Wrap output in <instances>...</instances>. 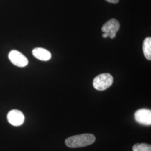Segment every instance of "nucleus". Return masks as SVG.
<instances>
[{
    "label": "nucleus",
    "instance_id": "nucleus-11",
    "mask_svg": "<svg viewBox=\"0 0 151 151\" xmlns=\"http://www.w3.org/2000/svg\"><path fill=\"white\" fill-rule=\"evenodd\" d=\"M103 37L104 38H108V34H106V33H104V34H103Z\"/></svg>",
    "mask_w": 151,
    "mask_h": 151
},
{
    "label": "nucleus",
    "instance_id": "nucleus-7",
    "mask_svg": "<svg viewBox=\"0 0 151 151\" xmlns=\"http://www.w3.org/2000/svg\"><path fill=\"white\" fill-rule=\"evenodd\" d=\"M32 54L36 58L42 61L49 60L52 57L50 52L45 49L36 48L32 50Z\"/></svg>",
    "mask_w": 151,
    "mask_h": 151
},
{
    "label": "nucleus",
    "instance_id": "nucleus-5",
    "mask_svg": "<svg viewBox=\"0 0 151 151\" xmlns=\"http://www.w3.org/2000/svg\"><path fill=\"white\" fill-rule=\"evenodd\" d=\"M135 121L144 125H151V111L150 109H141L138 110L134 114Z\"/></svg>",
    "mask_w": 151,
    "mask_h": 151
},
{
    "label": "nucleus",
    "instance_id": "nucleus-9",
    "mask_svg": "<svg viewBox=\"0 0 151 151\" xmlns=\"http://www.w3.org/2000/svg\"><path fill=\"white\" fill-rule=\"evenodd\" d=\"M133 151H151V146L146 143H137L133 147Z\"/></svg>",
    "mask_w": 151,
    "mask_h": 151
},
{
    "label": "nucleus",
    "instance_id": "nucleus-10",
    "mask_svg": "<svg viewBox=\"0 0 151 151\" xmlns=\"http://www.w3.org/2000/svg\"><path fill=\"white\" fill-rule=\"evenodd\" d=\"M108 2L112 3V4H117L119 2V0H105Z\"/></svg>",
    "mask_w": 151,
    "mask_h": 151
},
{
    "label": "nucleus",
    "instance_id": "nucleus-3",
    "mask_svg": "<svg viewBox=\"0 0 151 151\" xmlns=\"http://www.w3.org/2000/svg\"><path fill=\"white\" fill-rule=\"evenodd\" d=\"M119 28L120 24L119 22L115 19H111L104 24L101 30L103 32L106 33L108 37L111 39H114L116 37Z\"/></svg>",
    "mask_w": 151,
    "mask_h": 151
},
{
    "label": "nucleus",
    "instance_id": "nucleus-6",
    "mask_svg": "<svg viewBox=\"0 0 151 151\" xmlns=\"http://www.w3.org/2000/svg\"><path fill=\"white\" fill-rule=\"evenodd\" d=\"M7 120L13 126H20L24 123L25 116L21 111L18 110H12L9 112L7 116Z\"/></svg>",
    "mask_w": 151,
    "mask_h": 151
},
{
    "label": "nucleus",
    "instance_id": "nucleus-4",
    "mask_svg": "<svg viewBox=\"0 0 151 151\" xmlns=\"http://www.w3.org/2000/svg\"><path fill=\"white\" fill-rule=\"evenodd\" d=\"M9 58L13 65L19 67H24L29 63L27 58L16 50H12L9 53Z\"/></svg>",
    "mask_w": 151,
    "mask_h": 151
},
{
    "label": "nucleus",
    "instance_id": "nucleus-8",
    "mask_svg": "<svg viewBox=\"0 0 151 151\" xmlns=\"http://www.w3.org/2000/svg\"><path fill=\"white\" fill-rule=\"evenodd\" d=\"M143 50L146 59L150 60H151V38L150 37L145 39L143 44Z\"/></svg>",
    "mask_w": 151,
    "mask_h": 151
},
{
    "label": "nucleus",
    "instance_id": "nucleus-1",
    "mask_svg": "<svg viewBox=\"0 0 151 151\" xmlns=\"http://www.w3.org/2000/svg\"><path fill=\"white\" fill-rule=\"evenodd\" d=\"M96 140L92 134H82L68 137L65 140V145L70 148H80L91 145Z\"/></svg>",
    "mask_w": 151,
    "mask_h": 151
},
{
    "label": "nucleus",
    "instance_id": "nucleus-2",
    "mask_svg": "<svg viewBox=\"0 0 151 151\" xmlns=\"http://www.w3.org/2000/svg\"><path fill=\"white\" fill-rule=\"evenodd\" d=\"M113 81V77L110 74L102 73L94 78L93 86L97 90L104 91L111 86Z\"/></svg>",
    "mask_w": 151,
    "mask_h": 151
}]
</instances>
